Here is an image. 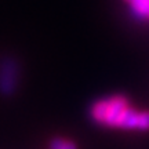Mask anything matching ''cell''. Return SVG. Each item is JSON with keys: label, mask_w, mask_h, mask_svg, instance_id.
Listing matches in <instances>:
<instances>
[{"label": "cell", "mask_w": 149, "mask_h": 149, "mask_svg": "<svg viewBox=\"0 0 149 149\" xmlns=\"http://www.w3.org/2000/svg\"><path fill=\"white\" fill-rule=\"evenodd\" d=\"M50 149H77L74 142L72 141H65L61 138H55L51 141L50 144Z\"/></svg>", "instance_id": "obj_5"}, {"label": "cell", "mask_w": 149, "mask_h": 149, "mask_svg": "<svg viewBox=\"0 0 149 149\" xmlns=\"http://www.w3.org/2000/svg\"><path fill=\"white\" fill-rule=\"evenodd\" d=\"M133 7L134 13L139 17L149 18V0H126Z\"/></svg>", "instance_id": "obj_4"}, {"label": "cell", "mask_w": 149, "mask_h": 149, "mask_svg": "<svg viewBox=\"0 0 149 149\" xmlns=\"http://www.w3.org/2000/svg\"><path fill=\"white\" fill-rule=\"evenodd\" d=\"M19 81V65L11 55L0 58V94L13 95Z\"/></svg>", "instance_id": "obj_2"}, {"label": "cell", "mask_w": 149, "mask_h": 149, "mask_svg": "<svg viewBox=\"0 0 149 149\" xmlns=\"http://www.w3.org/2000/svg\"><path fill=\"white\" fill-rule=\"evenodd\" d=\"M120 128L139 130V131L149 130V112H138L135 109L128 108L122 120Z\"/></svg>", "instance_id": "obj_3"}, {"label": "cell", "mask_w": 149, "mask_h": 149, "mask_svg": "<svg viewBox=\"0 0 149 149\" xmlns=\"http://www.w3.org/2000/svg\"><path fill=\"white\" fill-rule=\"evenodd\" d=\"M128 108L130 107H128L127 100L122 95H116L97 102L91 111V115L94 117V120L100 124L120 128L122 120Z\"/></svg>", "instance_id": "obj_1"}]
</instances>
